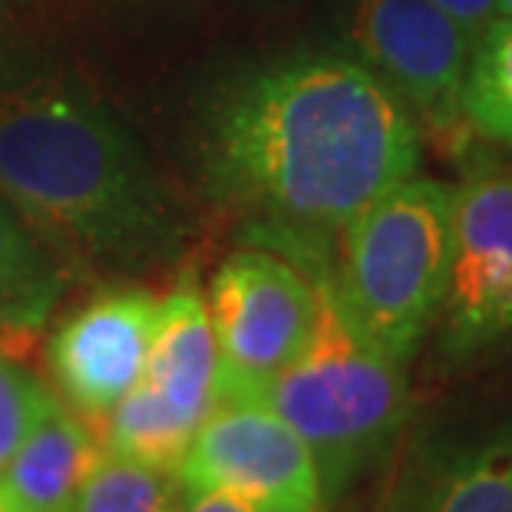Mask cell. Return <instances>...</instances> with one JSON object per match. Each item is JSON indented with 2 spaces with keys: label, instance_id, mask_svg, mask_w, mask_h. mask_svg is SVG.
<instances>
[{
  "label": "cell",
  "instance_id": "6da1fadb",
  "mask_svg": "<svg viewBox=\"0 0 512 512\" xmlns=\"http://www.w3.org/2000/svg\"><path fill=\"white\" fill-rule=\"evenodd\" d=\"M205 185L271 252L304 271L420 166V126L361 60L304 53L258 70L215 100L202 136Z\"/></svg>",
  "mask_w": 512,
  "mask_h": 512
},
{
  "label": "cell",
  "instance_id": "7a4b0ae2",
  "mask_svg": "<svg viewBox=\"0 0 512 512\" xmlns=\"http://www.w3.org/2000/svg\"><path fill=\"white\" fill-rule=\"evenodd\" d=\"M0 199L53 255L90 268L159 265L185 235L126 126L73 83L0 90Z\"/></svg>",
  "mask_w": 512,
  "mask_h": 512
},
{
  "label": "cell",
  "instance_id": "3957f363",
  "mask_svg": "<svg viewBox=\"0 0 512 512\" xmlns=\"http://www.w3.org/2000/svg\"><path fill=\"white\" fill-rule=\"evenodd\" d=\"M328 268L308 271L318 288L308 344L258 400L308 446L331 512L394 450L410 413V390L403 364L380 351L344 311Z\"/></svg>",
  "mask_w": 512,
  "mask_h": 512
},
{
  "label": "cell",
  "instance_id": "277c9868",
  "mask_svg": "<svg viewBox=\"0 0 512 512\" xmlns=\"http://www.w3.org/2000/svg\"><path fill=\"white\" fill-rule=\"evenodd\" d=\"M453 252V189L407 176L341 228L331 285L380 351L407 364L437 324Z\"/></svg>",
  "mask_w": 512,
  "mask_h": 512
},
{
  "label": "cell",
  "instance_id": "5b68a950",
  "mask_svg": "<svg viewBox=\"0 0 512 512\" xmlns=\"http://www.w3.org/2000/svg\"><path fill=\"white\" fill-rule=\"evenodd\" d=\"M205 308L219 347V400H258L308 344L318 288L291 258L248 248L219 265Z\"/></svg>",
  "mask_w": 512,
  "mask_h": 512
},
{
  "label": "cell",
  "instance_id": "8992f818",
  "mask_svg": "<svg viewBox=\"0 0 512 512\" xmlns=\"http://www.w3.org/2000/svg\"><path fill=\"white\" fill-rule=\"evenodd\" d=\"M437 331L450 364L512 354V169H476L453 189V252Z\"/></svg>",
  "mask_w": 512,
  "mask_h": 512
},
{
  "label": "cell",
  "instance_id": "52a82bcc",
  "mask_svg": "<svg viewBox=\"0 0 512 512\" xmlns=\"http://www.w3.org/2000/svg\"><path fill=\"white\" fill-rule=\"evenodd\" d=\"M354 60L387 86L430 133L463 129L460 93L476 37L433 0H354L347 17Z\"/></svg>",
  "mask_w": 512,
  "mask_h": 512
},
{
  "label": "cell",
  "instance_id": "ba28073f",
  "mask_svg": "<svg viewBox=\"0 0 512 512\" xmlns=\"http://www.w3.org/2000/svg\"><path fill=\"white\" fill-rule=\"evenodd\" d=\"M176 483L225 489L265 512H328L308 446L261 400L222 397L195 430Z\"/></svg>",
  "mask_w": 512,
  "mask_h": 512
},
{
  "label": "cell",
  "instance_id": "9c48e42d",
  "mask_svg": "<svg viewBox=\"0 0 512 512\" xmlns=\"http://www.w3.org/2000/svg\"><path fill=\"white\" fill-rule=\"evenodd\" d=\"M159 298L139 288L100 291L50 337L53 384L73 413L103 420L139 384Z\"/></svg>",
  "mask_w": 512,
  "mask_h": 512
},
{
  "label": "cell",
  "instance_id": "30bf717a",
  "mask_svg": "<svg viewBox=\"0 0 512 512\" xmlns=\"http://www.w3.org/2000/svg\"><path fill=\"white\" fill-rule=\"evenodd\" d=\"M387 512H512V407L417 446Z\"/></svg>",
  "mask_w": 512,
  "mask_h": 512
},
{
  "label": "cell",
  "instance_id": "8fae6325",
  "mask_svg": "<svg viewBox=\"0 0 512 512\" xmlns=\"http://www.w3.org/2000/svg\"><path fill=\"white\" fill-rule=\"evenodd\" d=\"M139 387H146L192 433L219 400V347L209 308L192 278L159 301Z\"/></svg>",
  "mask_w": 512,
  "mask_h": 512
},
{
  "label": "cell",
  "instance_id": "7c38bea8",
  "mask_svg": "<svg viewBox=\"0 0 512 512\" xmlns=\"http://www.w3.org/2000/svg\"><path fill=\"white\" fill-rule=\"evenodd\" d=\"M100 453L93 430L53 400L0 466V512H76Z\"/></svg>",
  "mask_w": 512,
  "mask_h": 512
},
{
  "label": "cell",
  "instance_id": "4fadbf2b",
  "mask_svg": "<svg viewBox=\"0 0 512 512\" xmlns=\"http://www.w3.org/2000/svg\"><path fill=\"white\" fill-rule=\"evenodd\" d=\"M63 288L57 255L0 199V354L17 357L37 341Z\"/></svg>",
  "mask_w": 512,
  "mask_h": 512
},
{
  "label": "cell",
  "instance_id": "5bb4252c",
  "mask_svg": "<svg viewBox=\"0 0 512 512\" xmlns=\"http://www.w3.org/2000/svg\"><path fill=\"white\" fill-rule=\"evenodd\" d=\"M463 126L512 152V17L493 20L473 43L460 93Z\"/></svg>",
  "mask_w": 512,
  "mask_h": 512
},
{
  "label": "cell",
  "instance_id": "9a60e30c",
  "mask_svg": "<svg viewBox=\"0 0 512 512\" xmlns=\"http://www.w3.org/2000/svg\"><path fill=\"white\" fill-rule=\"evenodd\" d=\"M106 450L126 460L152 466L159 473L176 476L179 463L195 433L179 417L162 407L146 387H133L129 394L106 413Z\"/></svg>",
  "mask_w": 512,
  "mask_h": 512
},
{
  "label": "cell",
  "instance_id": "2e32d148",
  "mask_svg": "<svg viewBox=\"0 0 512 512\" xmlns=\"http://www.w3.org/2000/svg\"><path fill=\"white\" fill-rule=\"evenodd\" d=\"M176 476L103 450L86 476L76 512H182Z\"/></svg>",
  "mask_w": 512,
  "mask_h": 512
},
{
  "label": "cell",
  "instance_id": "e0dca14e",
  "mask_svg": "<svg viewBox=\"0 0 512 512\" xmlns=\"http://www.w3.org/2000/svg\"><path fill=\"white\" fill-rule=\"evenodd\" d=\"M53 400L57 397L30 370L20 367L14 357L0 354V466L24 443Z\"/></svg>",
  "mask_w": 512,
  "mask_h": 512
},
{
  "label": "cell",
  "instance_id": "ac0fdd59",
  "mask_svg": "<svg viewBox=\"0 0 512 512\" xmlns=\"http://www.w3.org/2000/svg\"><path fill=\"white\" fill-rule=\"evenodd\" d=\"M433 4L470 30L473 37H479L496 20V0H433Z\"/></svg>",
  "mask_w": 512,
  "mask_h": 512
},
{
  "label": "cell",
  "instance_id": "d6986e66",
  "mask_svg": "<svg viewBox=\"0 0 512 512\" xmlns=\"http://www.w3.org/2000/svg\"><path fill=\"white\" fill-rule=\"evenodd\" d=\"M182 493H185L182 512H265L242 496L225 493V489H182Z\"/></svg>",
  "mask_w": 512,
  "mask_h": 512
},
{
  "label": "cell",
  "instance_id": "ffe728a7",
  "mask_svg": "<svg viewBox=\"0 0 512 512\" xmlns=\"http://www.w3.org/2000/svg\"><path fill=\"white\" fill-rule=\"evenodd\" d=\"M512 17V0H496V20Z\"/></svg>",
  "mask_w": 512,
  "mask_h": 512
},
{
  "label": "cell",
  "instance_id": "44dd1931",
  "mask_svg": "<svg viewBox=\"0 0 512 512\" xmlns=\"http://www.w3.org/2000/svg\"><path fill=\"white\" fill-rule=\"evenodd\" d=\"M384 512H387V506H384Z\"/></svg>",
  "mask_w": 512,
  "mask_h": 512
}]
</instances>
